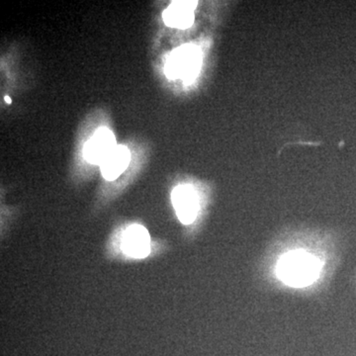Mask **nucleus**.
Returning a JSON list of instances; mask_svg holds the SVG:
<instances>
[{
    "label": "nucleus",
    "instance_id": "f257e3e1",
    "mask_svg": "<svg viewBox=\"0 0 356 356\" xmlns=\"http://www.w3.org/2000/svg\"><path fill=\"white\" fill-rule=\"evenodd\" d=\"M322 270L317 257L305 252H292L281 257L276 267L280 280L288 286L302 288L315 282Z\"/></svg>",
    "mask_w": 356,
    "mask_h": 356
},
{
    "label": "nucleus",
    "instance_id": "f03ea898",
    "mask_svg": "<svg viewBox=\"0 0 356 356\" xmlns=\"http://www.w3.org/2000/svg\"><path fill=\"white\" fill-rule=\"evenodd\" d=\"M202 65V51L193 44L175 49L165 64V74L170 79H182L184 83H193Z\"/></svg>",
    "mask_w": 356,
    "mask_h": 356
},
{
    "label": "nucleus",
    "instance_id": "7ed1b4c3",
    "mask_svg": "<svg viewBox=\"0 0 356 356\" xmlns=\"http://www.w3.org/2000/svg\"><path fill=\"white\" fill-rule=\"evenodd\" d=\"M116 147V139L112 131L106 127L99 128L84 145L83 156L88 163L100 165Z\"/></svg>",
    "mask_w": 356,
    "mask_h": 356
},
{
    "label": "nucleus",
    "instance_id": "20e7f679",
    "mask_svg": "<svg viewBox=\"0 0 356 356\" xmlns=\"http://www.w3.org/2000/svg\"><path fill=\"white\" fill-rule=\"evenodd\" d=\"M172 201L180 222L185 225L194 222L198 213V200L193 187L191 185L175 187L172 191Z\"/></svg>",
    "mask_w": 356,
    "mask_h": 356
},
{
    "label": "nucleus",
    "instance_id": "39448f33",
    "mask_svg": "<svg viewBox=\"0 0 356 356\" xmlns=\"http://www.w3.org/2000/svg\"><path fill=\"white\" fill-rule=\"evenodd\" d=\"M122 250L134 259H144L149 254L151 250L149 232L140 225L129 227L123 235Z\"/></svg>",
    "mask_w": 356,
    "mask_h": 356
},
{
    "label": "nucleus",
    "instance_id": "423d86ee",
    "mask_svg": "<svg viewBox=\"0 0 356 356\" xmlns=\"http://www.w3.org/2000/svg\"><path fill=\"white\" fill-rule=\"evenodd\" d=\"M197 1H173L163 14L166 25L178 29H187L194 23V10Z\"/></svg>",
    "mask_w": 356,
    "mask_h": 356
},
{
    "label": "nucleus",
    "instance_id": "0eeeda50",
    "mask_svg": "<svg viewBox=\"0 0 356 356\" xmlns=\"http://www.w3.org/2000/svg\"><path fill=\"white\" fill-rule=\"evenodd\" d=\"M130 161L131 153L128 147L117 145V147L100 165L103 177L109 181L116 179L125 172Z\"/></svg>",
    "mask_w": 356,
    "mask_h": 356
},
{
    "label": "nucleus",
    "instance_id": "6e6552de",
    "mask_svg": "<svg viewBox=\"0 0 356 356\" xmlns=\"http://www.w3.org/2000/svg\"><path fill=\"white\" fill-rule=\"evenodd\" d=\"M4 100H6L7 103H11L10 98H9L8 96H6V97L4 98Z\"/></svg>",
    "mask_w": 356,
    "mask_h": 356
}]
</instances>
